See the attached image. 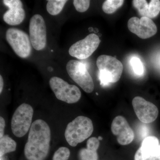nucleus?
Listing matches in <instances>:
<instances>
[{"label": "nucleus", "mask_w": 160, "mask_h": 160, "mask_svg": "<svg viewBox=\"0 0 160 160\" xmlns=\"http://www.w3.org/2000/svg\"><path fill=\"white\" fill-rule=\"evenodd\" d=\"M51 130L49 125L42 119L35 121L29 129L24 154L28 160H44L49 153Z\"/></svg>", "instance_id": "nucleus-1"}, {"label": "nucleus", "mask_w": 160, "mask_h": 160, "mask_svg": "<svg viewBox=\"0 0 160 160\" xmlns=\"http://www.w3.org/2000/svg\"><path fill=\"white\" fill-rule=\"evenodd\" d=\"M96 64L101 86H107L119 80L123 70L122 64L119 60L111 56L102 55L98 58Z\"/></svg>", "instance_id": "nucleus-2"}, {"label": "nucleus", "mask_w": 160, "mask_h": 160, "mask_svg": "<svg viewBox=\"0 0 160 160\" xmlns=\"http://www.w3.org/2000/svg\"><path fill=\"white\" fill-rule=\"evenodd\" d=\"M93 131L92 120L86 117L79 116L67 125L65 130V138L70 146L75 147L89 138Z\"/></svg>", "instance_id": "nucleus-3"}, {"label": "nucleus", "mask_w": 160, "mask_h": 160, "mask_svg": "<svg viewBox=\"0 0 160 160\" xmlns=\"http://www.w3.org/2000/svg\"><path fill=\"white\" fill-rule=\"evenodd\" d=\"M33 114L32 107L26 103L16 109L11 120L12 131L15 136L22 138L27 133L31 126Z\"/></svg>", "instance_id": "nucleus-4"}, {"label": "nucleus", "mask_w": 160, "mask_h": 160, "mask_svg": "<svg viewBox=\"0 0 160 160\" xmlns=\"http://www.w3.org/2000/svg\"><path fill=\"white\" fill-rule=\"evenodd\" d=\"M66 70L70 78L87 93H91L94 89L91 76L84 63L77 60H70L66 66Z\"/></svg>", "instance_id": "nucleus-5"}, {"label": "nucleus", "mask_w": 160, "mask_h": 160, "mask_svg": "<svg viewBox=\"0 0 160 160\" xmlns=\"http://www.w3.org/2000/svg\"><path fill=\"white\" fill-rule=\"evenodd\" d=\"M49 86L58 99L68 103L77 102L81 98L80 89L75 85H70L61 78L53 77L49 81Z\"/></svg>", "instance_id": "nucleus-6"}, {"label": "nucleus", "mask_w": 160, "mask_h": 160, "mask_svg": "<svg viewBox=\"0 0 160 160\" xmlns=\"http://www.w3.org/2000/svg\"><path fill=\"white\" fill-rule=\"evenodd\" d=\"M6 39L16 54L22 58L30 55L32 44L30 38L25 32L17 28H9L6 32Z\"/></svg>", "instance_id": "nucleus-7"}, {"label": "nucleus", "mask_w": 160, "mask_h": 160, "mask_svg": "<svg viewBox=\"0 0 160 160\" xmlns=\"http://www.w3.org/2000/svg\"><path fill=\"white\" fill-rule=\"evenodd\" d=\"M29 35L32 46L38 51L45 49L47 42L46 27L42 16L35 14L31 18L29 25Z\"/></svg>", "instance_id": "nucleus-8"}, {"label": "nucleus", "mask_w": 160, "mask_h": 160, "mask_svg": "<svg viewBox=\"0 0 160 160\" xmlns=\"http://www.w3.org/2000/svg\"><path fill=\"white\" fill-rule=\"evenodd\" d=\"M100 43L101 40L97 35L91 33L72 45L69 49V54L78 59H86L97 49Z\"/></svg>", "instance_id": "nucleus-9"}, {"label": "nucleus", "mask_w": 160, "mask_h": 160, "mask_svg": "<svg viewBox=\"0 0 160 160\" xmlns=\"http://www.w3.org/2000/svg\"><path fill=\"white\" fill-rule=\"evenodd\" d=\"M133 109L137 116L144 123L152 122L158 115V109L153 103L141 97H136L132 101Z\"/></svg>", "instance_id": "nucleus-10"}, {"label": "nucleus", "mask_w": 160, "mask_h": 160, "mask_svg": "<svg viewBox=\"0 0 160 160\" xmlns=\"http://www.w3.org/2000/svg\"><path fill=\"white\" fill-rule=\"evenodd\" d=\"M129 31L142 39L149 38L157 32V27L151 19L147 17H132L128 22Z\"/></svg>", "instance_id": "nucleus-11"}, {"label": "nucleus", "mask_w": 160, "mask_h": 160, "mask_svg": "<svg viewBox=\"0 0 160 160\" xmlns=\"http://www.w3.org/2000/svg\"><path fill=\"white\" fill-rule=\"evenodd\" d=\"M111 131L117 137L119 144L122 146L129 145L134 139L133 130L126 119L122 116L114 118L111 124Z\"/></svg>", "instance_id": "nucleus-12"}, {"label": "nucleus", "mask_w": 160, "mask_h": 160, "mask_svg": "<svg viewBox=\"0 0 160 160\" xmlns=\"http://www.w3.org/2000/svg\"><path fill=\"white\" fill-rule=\"evenodd\" d=\"M3 3L9 8L3 15L4 22L10 26H16L22 22L26 17L23 4L20 0H4Z\"/></svg>", "instance_id": "nucleus-13"}, {"label": "nucleus", "mask_w": 160, "mask_h": 160, "mask_svg": "<svg viewBox=\"0 0 160 160\" xmlns=\"http://www.w3.org/2000/svg\"><path fill=\"white\" fill-rule=\"evenodd\" d=\"M132 5L142 17L153 18L160 12L159 0H152L149 4L146 0H134L132 1Z\"/></svg>", "instance_id": "nucleus-14"}, {"label": "nucleus", "mask_w": 160, "mask_h": 160, "mask_svg": "<svg viewBox=\"0 0 160 160\" xmlns=\"http://www.w3.org/2000/svg\"><path fill=\"white\" fill-rule=\"evenodd\" d=\"M159 146V142L155 136L147 137L143 139L141 147L136 152L134 160H148Z\"/></svg>", "instance_id": "nucleus-15"}, {"label": "nucleus", "mask_w": 160, "mask_h": 160, "mask_svg": "<svg viewBox=\"0 0 160 160\" xmlns=\"http://www.w3.org/2000/svg\"><path fill=\"white\" fill-rule=\"evenodd\" d=\"M16 147L15 141L8 135H4L0 138V157L2 158L6 153L15 151Z\"/></svg>", "instance_id": "nucleus-16"}, {"label": "nucleus", "mask_w": 160, "mask_h": 160, "mask_svg": "<svg viewBox=\"0 0 160 160\" xmlns=\"http://www.w3.org/2000/svg\"><path fill=\"white\" fill-rule=\"evenodd\" d=\"M67 2L66 0H49L46 6L47 11L52 15H57L62 10Z\"/></svg>", "instance_id": "nucleus-17"}, {"label": "nucleus", "mask_w": 160, "mask_h": 160, "mask_svg": "<svg viewBox=\"0 0 160 160\" xmlns=\"http://www.w3.org/2000/svg\"><path fill=\"white\" fill-rule=\"evenodd\" d=\"M123 0H106L103 3L102 8L103 11L107 14H112L122 6Z\"/></svg>", "instance_id": "nucleus-18"}, {"label": "nucleus", "mask_w": 160, "mask_h": 160, "mask_svg": "<svg viewBox=\"0 0 160 160\" xmlns=\"http://www.w3.org/2000/svg\"><path fill=\"white\" fill-rule=\"evenodd\" d=\"M130 64L135 74L141 76L144 73V67L141 60L137 57H132L130 61Z\"/></svg>", "instance_id": "nucleus-19"}, {"label": "nucleus", "mask_w": 160, "mask_h": 160, "mask_svg": "<svg viewBox=\"0 0 160 160\" xmlns=\"http://www.w3.org/2000/svg\"><path fill=\"white\" fill-rule=\"evenodd\" d=\"M79 156L81 160H98V158L97 151L87 148H83L80 150Z\"/></svg>", "instance_id": "nucleus-20"}, {"label": "nucleus", "mask_w": 160, "mask_h": 160, "mask_svg": "<svg viewBox=\"0 0 160 160\" xmlns=\"http://www.w3.org/2000/svg\"><path fill=\"white\" fill-rule=\"evenodd\" d=\"M70 154V150L68 148L61 147L55 152L52 160H68Z\"/></svg>", "instance_id": "nucleus-21"}, {"label": "nucleus", "mask_w": 160, "mask_h": 160, "mask_svg": "<svg viewBox=\"0 0 160 160\" xmlns=\"http://www.w3.org/2000/svg\"><path fill=\"white\" fill-rule=\"evenodd\" d=\"M90 1L89 0H74L73 4L75 8L78 12H85L89 9Z\"/></svg>", "instance_id": "nucleus-22"}, {"label": "nucleus", "mask_w": 160, "mask_h": 160, "mask_svg": "<svg viewBox=\"0 0 160 160\" xmlns=\"http://www.w3.org/2000/svg\"><path fill=\"white\" fill-rule=\"evenodd\" d=\"M99 145V140L98 139V138L92 137L90 138L87 141L86 148L91 150L97 151Z\"/></svg>", "instance_id": "nucleus-23"}, {"label": "nucleus", "mask_w": 160, "mask_h": 160, "mask_svg": "<svg viewBox=\"0 0 160 160\" xmlns=\"http://www.w3.org/2000/svg\"><path fill=\"white\" fill-rule=\"evenodd\" d=\"M148 160H160V145Z\"/></svg>", "instance_id": "nucleus-24"}, {"label": "nucleus", "mask_w": 160, "mask_h": 160, "mask_svg": "<svg viewBox=\"0 0 160 160\" xmlns=\"http://www.w3.org/2000/svg\"><path fill=\"white\" fill-rule=\"evenodd\" d=\"M6 126V122L4 118L0 117V138L4 136V129Z\"/></svg>", "instance_id": "nucleus-25"}, {"label": "nucleus", "mask_w": 160, "mask_h": 160, "mask_svg": "<svg viewBox=\"0 0 160 160\" xmlns=\"http://www.w3.org/2000/svg\"><path fill=\"white\" fill-rule=\"evenodd\" d=\"M139 134L142 138L145 139L148 134V129L146 126H141L139 129Z\"/></svg>", "instance_id": "nucleus-26"}, {"label": "nucleus", "mask_w": 160, "mask_h": 160, "mask_svg": "<svg viewBox=\"0 0 160 160\" xmlns=\"http://www.w3.org/2000/svg\"><path fill=\"white\" fill-rule=\"evenodd\" d=\"M3 86H4V81L2 77V75H0V93H2V92Z\"/></svg>", "instance_id": "nucleus-27"}, {"label": "nucleus", "mask_w": 160, "mask_h": 160, "mask_svg": "<svg viewBox=\"0 0 160 160\" xmlns=\"http://www.w3.org/2000/svg\"><path fill=\"white\" fill-rule=\"evenodd\" d=\"M98 138V139L99 140V141H100V140H102L103 139L102 137H101V136H99Z\"/></svg>", "instance_id": "nucleus-28"}, {"label": "nucleus", "mask_w": 160, "mask_h": 160, "mask_svg": "<svg viewBox=\"0 0 160 160\" xmlns=\"http://www.w3.org/2000/svg\"><path fill=\"white\" fill-rule=\"evenodd\" d=\"M96 94L97 95H98V92H96Z\"/></svg>", "instance_id": "nucleus-29"}, {"label": "nucleus", "mask_w": 160, "mask_h": 160, "mask_svg": "<svg viewBox=\"0 0 160 160\" xmlns=\"http://www.w3.org/2000/svg\"><path fill=\"white\" fill-rule=\"evenodd\" d=\"M1 160H3V158H1Z\"/></svg>", "instance_id": "nucleus-30"}]
</instances>
